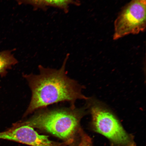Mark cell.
Returning a JSON list of instances; mask_svg holds the SVG:
<instances>
[{
    "instance_id": "1",
    "label": "cell",
    "mask_w": 146,
    "mask_h": 146,
    "mask_svg": "<svg viewBox=\"0 0 146 146\" xmlns=\"http://www.w3.org/2000/svg\"><path fill=\"white\" fill-rule=\"evenodd\" d=\"M67 58L59 69L39 65L38 74L23 75L32 92L31 99L23 117L52 104L68 102L72 104L71 107H75L76 100L86 99L78 84L67 75Z\"/></svg>"
},
{
    "instance_id": "2",
    "label": "cell",
    "mask_w": 146,
    "mask_h": 146,
    "mask_svg": "<svg viewBox=\"0 0 146 146\" xmlns=\"http://www.w3.org/2000/svg\"><path fill=\"white\" fill-rule=\"evenodd\" d=\"M84 114L83 109L75 107L42 109L28 119L13 125L36 128L61 139L68 145L73 143L78 135L82 132L80 121Z\"/></svg>"
},
{
    "instance_id": "3",
    "label": "cell",
    "mask_w": 146,
    "mask_h": 146,
    "mask_svg": "<svg viewBox=\"0 0 146 146\" xmlns=\"http://www.w3.org/2000/svg\"><path fill=\"white\" fill-rule=\"evenodd\" d=\"M90 103L89 106L95 131L108 139L113 146H136L132 136L108 109L98 102Z\"/></svg>"
},
{
    "instance_id": "4",
    "label": "cell",
    "mask_w": 146,
    "mask_h": 146,
    "mask_svg": "<svg viewBox=\"0 0 146 146\" xmlns=\"http://www.w3.org/2000/svg\"><path fill=\"white\" fill-rule=\"evenodd\" d=\"M146 0H132L124 7L115 21L113 38L118 40L145 31Z\"/></svg>"
},
{
    "instance_id": "5",
    "label": "cell",
    "mask_w": 146,
    "mask_h": 146,
    "mask_svg": "<svg viewBox=\"0 0 146 146\" xmlns=\"http://www.w3.org/2000/svg\"><path fill=\"white\" fill-rule=\"evenodd\" d=\"M0 139L19 142L32 146H66L67 144L52 141L48 137L40 135L33 128L27 125H13L0 132Z\"/></svg>"
},
{
    "instance_id": "6",
    "label": "cell",
    "mask_w": 146,
    "mask_h": 146,
    "mask_svg": "<svg viewBox=\"0 0 146 146\" xmlns=\"http://www.w3.org/2000/svg\"><path fill=\"white\" fill-rule=\"evenodd\" d=\"M18 62L10 51L0 52V76L3 77L6 76L8 70Z\"/></svg>"
},
{
    "instance_id": "7",
    "label": "cell",
    "mask_w": 146,
    "mask_h": 146,
    "mask_svg": "<svg viewBox=\"0 0 146 146\" xmlns=\"http://www.w3.org/2000/svg\"><path fill=\"white\" fill-rule=\"evenodd\" d=\"M36 4L46 5L58 7H65L72 0H23Z\"/></svg>"
},
{
    "instance_id": "8",
    "label": "cell",
    "mask_w": 146,
    "mask_h": 146,
    "mask_svg": "<svg viewBox=\"0 0 146 146\" xmlns=\"http://www.w3.org/2000/svg\"><path fill=\"white\" fill-rule=\"evenodd\" d=\"M80 137L81 138L78 146H92V140L88 135L82 132Z\"/></svg>"
}]
</instances>
